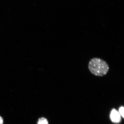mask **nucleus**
<instances>
[{"label":"nucleus","instance_id":"f03ea898","mask_svg":"<svg viewBox=\"0 0 124 124\" xmlns=\"http://www.w3.org/2000/svg\"><path fill=\"white\" fill-rule=\"evenodd\" d=\"M121 116L119 112L115 109H113L111 111L110 118L112 122L115 123H119L121 120Z\"/></svg>","mask_w":124,"mask_h":124},{"label":"nucleus","instance_id":"20e7f679","mask_svg":"<svg viewBox=\"0 0 124 124\" xmlns=\"http://www.w3.org/2000/svg\"><path fill=\"white\" fill-rule=\"evenodd\" d=\"M124 108L123 107H121L119 109V113L123 118H124Z\"/></svg>","mask_w":124,"mask_h":124},{"label":"nucleus","instance_id":"7ed1b4c3","mask_svg":"<svg viewBox=\"0 0 124 124\" xmlns=\"http://www.w3.org/2000/svg\"><path fill=\"white\" fill-rule=\"evenodd\" d=\"M37 124H49V123L46 118L42 117L38 119Z\"/></svg>","mask_w":124,"mask_h":124},{"label":"nucleus","instance_id":"39448f33","mask_svg":"<svg viewBox=\"0 0 124 124\" xmlns=\"http://www.w3.org/2000/svg\"><path fill=\"white\" fill-rule=\"evenodd\" d=\"M3 122H4V121H3V119H2V117L0 116V124H3Z\"/></svg>","mask_w":124,"mask_h":124},{"label":"nucleus","instance_id":"f257e3e1","mask_svg":"<svg viewBox=\"0 0 124 124\" xmlns=\"http://www.w3.org/2000/svg\"><path fill=\"white\" fill-rule=\"evenodd\" d=\"M89 70L92 74L97 76L106 75L109 67L106 62L99 58H93L89 63Z\"/></svg>","mask_w":124,"mask_h":124}]
</instances>
